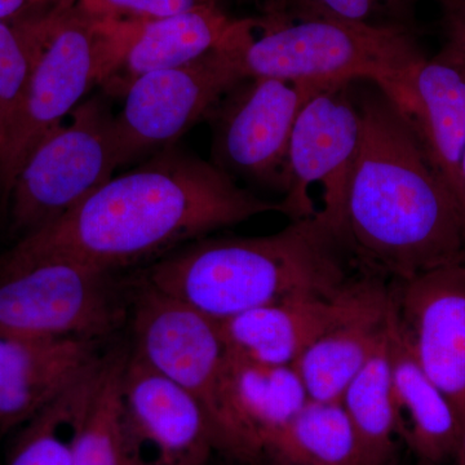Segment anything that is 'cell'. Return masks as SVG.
<instances>
[{
	"label": "cell",
	"mask_w": 465,
	"mask_h": 465,
	"mask_svg": "<svg viewBox=\"0 0 465 465\" xmlns=\"http://www.w3.org/2000/svg\"><path fill=\"white\" fill-rule=\"evenodd\" d=\"M273 211L284 213L282 202L262 200L215 164L173 145L113 176L72 213L12 249L121 273Z\"/></svg>",
	"instance_id": "cell-1"
},
{
	"label": "cell",
	"mask_w": 465,
	"mask_h": 465,
	"mask_svg": "<svg viewBox=\"0 0 465 465\" xmlns=\"http://www.w3.org/2000/svg\"><path fill=\"white\" fill-rule=\"evenodd\" d=\"M371 84L356 94L362 136L335 228L339 240L358 273L384 282L465 262L460 208L399 104Z\"/></svg>",
	"instance_id": "cell-2"
},
{
	"label": "cell",
	"mask_w": 465,
	"mask_h": 465,
	"mask_svg": "<svg viewBox=\"0 0 465 465\" xmlns=\"http://www.w3.org/2000/svg\"><path fill=\"white\" fill-rule=\"evenodd\" d=\"M358 275L320 210L274 234L193 241L150 262L134 283L220 322L283 300L336 298Z\"/></svg>",
	"instance_id": "cell-3"
},
{
	"label": "cell",
	"mask_w": 465,
	"mask_h": 465,
	"mask_svg": "<svg viewBox=\"0 0 465 465\" xmlns=\"http://www.w3.org/2000/svg\"><path fill=\"white\" fill-rule=\"evenodd\" d=\"M219 45L244 78L329 84L365 79L387 94L425 58L402 26L331 18L287 21L268 14L232 21Z\"/></svg>",
	"instance_id": "cell-4"
},
{
	"label": "cell",
	"mask_w": 465,
	"mask_h": 465,
	"mask_svg": "<svg viewBox=\"0 0 465 465\" xmlns=\"http://www.w3.org/2000/svg\"><path fill=\"white\" fill-rule=\"evenodd\" d=\"M54 9V29L0 148V207L33 149L104 84L142 26L101 20L76 5Z\"/></svg>",
	"instance_id": "cell-5"
},
{
	"label": "cell",
	"mask_w": 465,
	"mask_h": 465,
	"mask_svg": "<svg viewBox=\"0 0 465 465\" xmlns=\"http://www.w3.org/2000/svg\"><path fill=\"white\" fill-rule=\"evenodd\" d=\"M119 273L58 255H0V331L105 341L130 321Z\"/></svg>",
	"instance_id": "cell-6"
},
{
	"label": "cell",
	"mask_w": 465,
	"mask_h": 465,
	"mask_svg": "<svg viewBox=\"0 0 465 465\" xmlns=\"http://www.w3.org/2000/svg\"><path fill=\"white\" fill-rule=\"evenodd\" d=\"M113 119L105 100L94 96L33 149L2 206L17 240L72 213L112 179L118 170Z\"/></svg>",
	"instance_id": "cell-7"
},
{
	"label": "cell",
	"mask_w": 465,
	"mask_h": 465,
	"mask_svg": "<svg viewBox=\"0 0 465 465\" xmlns=\"http://www.w3.org/2000/svg\"><path fill=\"white\" fill-rule=\"evenodd\" d=\"M322 82L244 78L207 116L211 163L232 179L286 192L291 134Z\"/></svg>",
	"instance_id": "cell-8"
},
{
	"label": "cell",
	"mask_w": 465,
	"mask_h": 465,
	"mask_svg": "<svg viewBox=\"0 0 465 465\" xmlns=\"http://www.w3.org/2000/svg\"><path fill=\"white\" fill-rule=\"evenodd\" d=\"M244 79L232 54L217 45L188 65L137 78L113 119L116 167L139 164L177 142Z\"/></svg>",
	"instance_id": "cell-9"
},
{
	"label": "cell",
	"mask_w": 465,
	"mask_h": 465,
	"mask_svg": "<svg viewBox=\"0 0 465 465\" xmlns=\"http://www.w3.org/2000/svg\"><path fill=\"white\" fill-rule=\"evenodd\" d=\"M133 351L197 401L215 445L225 411L228 348L220 324L188 305L134 283Z\"/></svg>",
	"instance_id": "cell-10"
},
{
	"label": "cell",
	"mask_w": 465,
	"mask_h": 465,
	"mask_svg": "<svg viewBox=\"0 0 465 465\" xmlns=\"http://www.w3.org/2000/svg\"><path fill=\"white\" fill-rule=\"evenodd\" d=\"M353 82L318 92L305 104L291 134L282 206L291 220L317 213L309 188L323 186V215L333 229L341 220L349 179L362 136V118Z\"/></svg>",
	"instance_id": "cell-11"
},
{
	"label": "cell",
	"mask_w": 465,
	"mask_h": 465,
	"mask_svg": "<svg viewBox=\"0 0 465 465\" xmlns=\"http://www.w3.org/2000/svg\"><path fill=\"white\" fill-rule=\"evenodd\" d=\"M119 425L127 465H207L216 450L197 401L134 351L122 367Z\"/></svg>",
	"instance_id": "cell-12"
},
{
	"label": "cell",
	"mask_w": 465,
	"mask_h": 465,
	"mask_svg": "<svg viewBox=\"0 0 465 465\" xmlns=\"http://www.w3.org/2000/svg\"><path fill=\"white\" fill-rule=\"evenodd\" d=\"M391 305L419 363L465 430V262L390 286Z\"/></svg>",
	"instance_id": "cell-13"
},
{
	"label": "cell",
	"mask_w": 465,
	"mask_h": 465,
	"mask_svg": "<svg viewBox=\"0 0 465 465\" xmlns=\"http://www.w3.org/2000/svg\"><path fill=\"white\" fill-rule=\"evenodd\" d=\"M387 291L384 281L360 274L336 298L273 302L220 321V330L226 347L235 356L265 365L293 366L321 336Z\"/></svg>",
	"instance_id": "cell-14"
},
{
	"label": "cell",
	"mask_w": 465,
	"mask_h": 465,
	"mask_svg": "<svg viewBox=\"0 0 465 465\" xmlns=\"http://www.w3.org/2000/svg\"><path fill=\"white\" fill-rule=\"evenodd\" d=\"M388 94L405 113L428 163L465 222V70L437 56L424 58Z\"/></svg>",
	"instance_id": "cell-15"
},
{
	"label": "cell",
	"mask_w": 465,
	"mask_h": 465,
	"mask_svg": "<svg viewBox=\"0 0 465 465\" xmlns=\"http://www.w3.org/2000/svg\"><path fill=\"white\" fill-rule=\"evenodd\" d=\"M103 341L0 331V430L24 425L96 362Z\"/></svg>",
	"instance_id": "cell-16"
},
{
	"label": "cell",
	"mask_w": 465,
	"mask_h": 465,
	"mask_svg": "<svg viewBox=\"0 0 465 465\" xmlns=\"http://www.w3.org/2000/svg\"><path fill=\"white\" fill-rule=\"evenodd\" d=\"M308 402L295 367L253 362L228 349L225 412L216 450L251 465L262 443Z\"/></svg>",
	"instance_id": "cell-17"
},
{
	"label": "cell",
	"mask_w": 465,
	"mask_h": 465,
	"mask_svg": "<svg viewBox=\"0 0 465 465\" xmlns=\"http://www.w3.org/2000/svg\"><path fill=\"white\" fill-rule=\"evenodd\" d=\"M388 354L399 436L425 465H440L455 459L463 428L445 394L419 363L401 329L391 300Z\"/></svg>",
	"instance_id": "cell-18"
},
{
	"label": "cell",
	"mask_w": 465,
	"mask_h": 465,
	"mask_svg": "<svg viewBox=\"0 0 465 465\" xmlns=\"http://www.w3.org/2000/svg\"><path fill=\"white\" fill-rule=\"evenodd\" d=\"M232 21L216 5L143 24L118 65L101 84L104 94L124 97L140 76L203 57L220 45Z\"/></svg>",
	"instance_id": "cell-19"
},
{
	"label": "cell",
	"mask_w": 465,
	"mask_h": 465,
	"mask_svg": "<svg viewBox=\"0 0 465 465\" xmlns=\"http://www.w3.org/2000/svg\"><path fill=\"white\" fill-rule=\"evenodd\" d=\"M391 292L324 333L293 363L309 401L341 402L348 385L387 338Z\"/></svg>",
	"instance_id": "cell-20"
},
{
	"label": "cell",
	"mask_w": 465,
	"mask_h": 465,
	"mask_svg": "<svg viewBox=\"0 0 465 465\" xmlns=\"http://www.w3.org/2000/svg\"><path fill=\"white\" fill-rule=\"evenodd\" d=\"M109 358L110 351L104 353L57 399L24 424L7 465L74 463L76 442L105 378Z\"/></svg>",
	"instance_id": "cell-21"
},
{
	"label": "cell",
	"mask_w": 465,
	"mask_h": 465,
	"mask_svg": "<svg viewBox=\"0 0 465 465\" xmlns=\"http://www.w3.org/2000/svg\"><path fill=\"white\" fill-rule=\"evenodd\" d=\"M251 465H363L341 402L309 401L268 437Z\"/></svg>",
	"instance_id": "cell-22"
},
{
	"label": "cell",
	"mask_w": 465,
	"mask_h": 465,
	"mask_svg": "<svg viewBox=\"0 0 465 465\" xmlns=\"http://www.w3.org/2000/svg\"><path fill=\"white\" fill-rule=\"evenodd\" d=\"M341 403L363 465H391L399 425L391 396L388 331L381 347L348 385Z\"/></svg>",
	"instance_id": "cell-23"
},
{
	"label": "cell",
	"mask_w": 465,
	"mask_h": 465,
	"mask_svg": "<svg viewBox=\"0 0 465 465\" xmlns=\"http://www.w3.org/2000/svg\"><path fill=\"white\" fill-rule=\"evenodd\" d=\"M56 20V9L35 8L0 21V148Z\"/></svg>",
	"instance_id": "cell-24"
},
{
	"label": "cell",
	"mask_w": 465,
	"mask_h": 465,
	"mask_svg": "<svg viewBox=\"0 0 465 465\" xmlns=\"http://www.w3.org/2000/svg\"><path fill=\"white\" fill-rule=\"evenodd\" d=\"M125 354L110 351L108 370L79 434L73 465H127L119 425V382Z\"/></svg>",
	"instance_id": "cell-25"
},
{
	"label": "cell",
	"mask_w": 465,
	"mask_h": 465,
	"mask_svg": "<svg viewBox=\"0 0 465 465\" xmlns=\"http://www.w3.org/2000/svg\"><path fill=\"white\" fill-rule=\"evenodd\" d=\"M216 5H219V0H79L75 5L101 20L143 25L192 9Z\"/></svg>",
	"instance_id": "cell-26"
},
{
	"label": "cell",
	"mask_w": 465,
	"mask_h": 465,
	"mask_svg": "<svg viewBox=\"0 0 465 465\" xmlns=\"http://www.w3.org/2000/svg\"><path fill=\"white\" fill-rule=\"evenodd\" d=\"M379 0H271L266 14L282 20L331 18L372 24Z\"/></svg>",
	"instance_id": "cell-27"
},
{
	"label": "cell",
	"mask_w": 465,
	"mask_h": 465,
	"mask_svg": "<svg viewBox=\"0 0 465 465\" xmlns=\"http://www.w3.org/2000/svg\"><path fill=\"white\" fill-rule=\"evenodd\" d=\"M440 5L445 43L437 57L465 70V0H446Z\"/></svg>",
	"instance_id": "cell-28"
},
{
	"label": "cell",
	"mask_w": 465,
	"mask_h": 465,
	"mask_svg": "<svg viewBox=\"0 0 465 465\" xmlns=\"http://www.w3.org/2000/svg\"><path fill=\"white\" fill-rule=\"evenodd\" d=\"M33 9V0H0V21L16 20Z\"/></svg>",
	"instance_id": "cell-29"
},
{
	"label": "cell",
	"mask_w": 465,
	"mask_h": 465,
	"mask_svg": "<svg viewBox=\"0 0 465 465\" xmlns=\"http://www.w3.org/2000/svg\"><path fill=\"white\" fill-rule=\"evenodd\" d=\"M79 0H33V9L35 8H58L69 9L74 7Z\"/></svg>",
	"instance_id": "cell-30"
},
{
	"label": "cell",
	"mask_w": 465,
	"mask_h": 465,
	"mask_svg": "<svg viewBox=\"0 0 465 465\" xmlns=\"http://www.w3.org/2000/svg\"><path fill=\"white\" fill-rule=\"evenodd\" d=\"M455 460H457V465H465V430L463 436H461L457 455H455Z\"/></svg>",
	"instance_id": "cell-31"
},
{
	"label": "cell",
	"mask_w": 465,
	"mask_h": 465,
	"mask_svg": "<svg viewBox=\"0 0 465 465\" xmlns=\"http://www.w3.org/2000/svg\"><path fill=\"white\" fill-rule=\"evenodd\" d=\"M379 2H381V0H379ZM387 2H406V0H387ZM437 2L440 3V5H442V3H445L446 0H437Z\"/></svg>",
	"instance_id": "cell-32"
},
{
	"label": "cell",
	"mask_w": 465,
	"mask_h": 465,
	"mask_svg": "<svg viewBox=\"0 0 465 465\" xmlns=\"http://www.w3.org/2000/svg\"><path fill=\"white\" fill-rule=\"evenodd\" d=\"M463 173H464V180H465V154H464V161H463Z\"/></svg>",
	"instance_id": "cell-33"
},
{
	"label": "cell",
	"mask_w": 465,
	"mask_h": 465,
	"mask_svg": "<svg viewBox=\"0 0 465 465\" xmlns=\"http://www.w3.org/2000/svg\"><path fill=\"white\" fill-rule=\"evenodd\" d=\"M425 465V464H424Z\"/></svg>",
	"instance_id": "cell-34"
}]
</instances>
